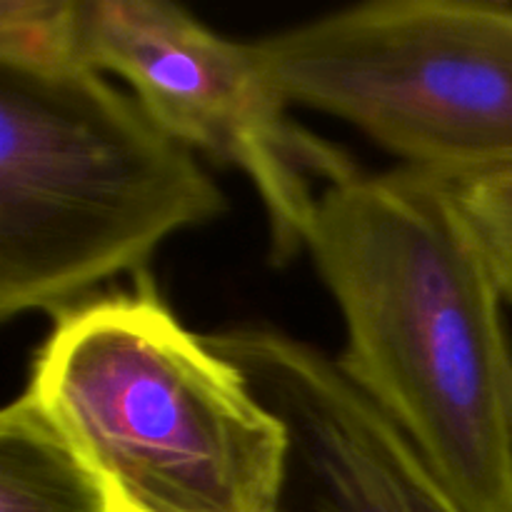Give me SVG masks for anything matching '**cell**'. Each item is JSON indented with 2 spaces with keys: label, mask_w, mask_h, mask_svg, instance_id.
I'll return each instance as SVG.
<instances>
[{
  "label": "cell",
  "mask_w": 512,
  "mask_h": 512,
  "mask_svg": "<svg viewBox=\"0 0 512 512\" xmlns=\"http://www.w3.org/2000/svg\"><path fill=\"white\" fill-rule=\"evenodd\" d=\"M78 48L85 68L123 80L170 138L248 178L275 263L305 250L315 183L325 188L355 165L293 123L253 45L165 0H78Z\"/></svg>",
  "instance_id": "5"
},
{
  "label": "cell",
  "mask_w": 512,
  "mask_h": 512,
  "mask_svg": "<svg viewBox=\"0 0 512 512\" xmlns=\"http://www.w3.org/2000/svg\"><path fill=\"white\" fill-rule=\"evenodd\" d=\"M228 198L130 93L85 65H0V320L63 315Z\"/></svg>",
  "instance_id": "3"
},
{
  "label": "cell",
  "mask_w": 512,
  "mask_h": 512,
  "mask_svg": "<svg viewBox=\"0 0 512 512\" xmlns=\"http://www.w3.org/2000/svg\"><path fill=\"white\" fill-rule=\"evenodd\" d=\"M508 438H510V478H512V378L508 390Z\"/></svg>",
  "instance_id": "10"
},
{
  "label": "cell",
  "mask_w": 512,
  "mask_h": 512,
  "mask_svg": "<svg viewBox=\"0 0 512 512\" xmlns=\"http://www.w3.org/2000/svg\"><path fill=\"white\" fill-rule=\"evenodd\" d=\"M25 393L113 512H273L288 433L243 370L190 333L148 273L55 318Z\"/></svg>",
  "instance_id": "2"
},
{
  "label": "cell",
  "mask_w": 512,
  "mask_h": 512,
  "mask_svg": "<svg viewBox=\"0 0 512 512\" xmlns=\"http://www.w3.org/2000/svg\"><path fill=\"white\" fill-rule=\"evenodd\" d=\"M305 250L345 320V375L465 508L512 512L505 300L458 188L348 170L320 190Z\"/></svg>",
  "instance_id": "1"
},
{
  "label": "cell",
  "mask_w": 512,
  "mask_h": 512,
  "mask_svg": "<svg viewBox=\"0 0 512 512\" xmlns=\"http://www.w3.org/2000/svg\"><path fill=\"white\" fill-rule=\"evenodd\" d=\"M288 433L273 512H470L340 363L275 328L208 335Z\"/></svg>",
  "instance_id": "6"
},
{
  "label": "cell",
  "mask_w": 512,
  "mask_h": 512,
  "mask_svg": "<svg viewBox=\"0 0 512 512\" xmlns=\"http://www.w3.org/2000/svg\"><path fill=\"white\" fill-rule=\"evenodd\" d=\"M0 65H83L78 0H0Z\"/></svg>",
  "instance_id": "8"
},
{
  "label": "cell",
  "mask_w": 512,
  "mask_h": 512,
  "mask_svg": "<svg viewBox=\"0 0 512 512\" xmlns=\"http://www.w3.org/2000/svg\"><path fill=\"white\" fill-rule=\"evenodd\" d=\"M290 105L463 188L512 173V5L370 0L253 40Z\"/></svg>",
  "instance_id": "4"
},
{
  "label": "cell",
  "mask_w": 512,
  "mask_h": 512,
  "mask_svg": "<svg viewBox=\"0 0 512 512\" xmlns=\"http://www.w3.org/2000/svg\"><path fill=\"white\" fill-rule=\"evenodd\" d=\"M458 198L503 300L512 303V173L463 185Z\"/></svg>",
  "instance_id": "9"
},
{
  "label": "cell",
  "mask_w": 512,
  "mask_h": 512,
  "mask_svg": "<svg viewBox=\"0 0 512 512\" xmlns=\"http://www.w3.org/2000/svg\"><path fill=\"white\" fill-rule=\"evenodd\" d=\"M0 512H113L103 485L28 393L0 413Z\"/></svg>",
  "instance_id": "7"
}]
</instances>
